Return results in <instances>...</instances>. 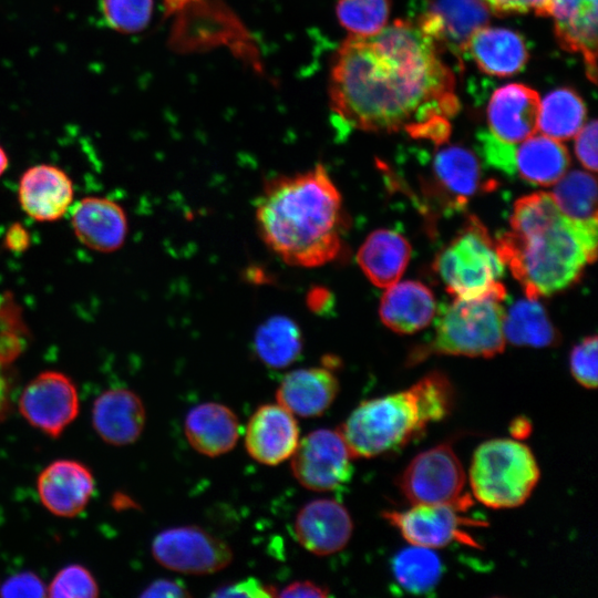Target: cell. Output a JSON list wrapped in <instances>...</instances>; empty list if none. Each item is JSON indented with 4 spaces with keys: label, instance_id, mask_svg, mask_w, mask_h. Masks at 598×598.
<instances>
[{
    "label": "cell",
    "instance_id": "cell-28",
    "mask_svg": "<svg viewBox=\"0 0 598 598\" xmlns=\"http://www.w3.org/2000/svg\"><path fill=\"white\" fill-rule=\"evenodd\" d=\"M505 340L515 346L545 348L558 341V334L546 310L537 299L526 297L504 311Z\"/></svg>",
    "mask_w": 598,
    "mask_h": 598
},
{
    "label": "cell",
    "instance_id": "cell-2",
    "mask_svg": "<svg viewBox=\"0 0 598 598\" xmlns=\"http://www.w3.org/2000/svg\"><path fill=\"white\" fill-rule=\"evenodd\" d=\"M509 221L511 230L497 237L495 246L528 298L569 287L596 259L597 219L568 218L550 193L519 198Z\"/></svg>",
    "mask_w": 598,
    "mask_h": 598
},
{
    "label": "cell",
    "instance_id": "cell-22",
    "mask_svg": "<svg viewBox=\"0 0 598 598\" xmlns=\"http://www.w3.org/2000/svg\"><path fill=\"white\" fill-rule=\"evenodd\" d=\"M339 393V381L330 368L293 370L281 380L276 398L292 414L303 417L323 414Z\"/></svg>",
    "mask_w": 598,
    "mask_h": 598
},
{
    "label": "cell",
    "instance_id": "cell-41",
    "mask_svg": "<svg viewBox=\"0 0 598 598\" xmlns=\"http://www.w3.org/2000/svg\"><path fill=\"white\" fill-rule=\"evenodd\" d=\"M597 121L582 125L575 135V152L580 163L589 171L597 172Z\"/></svg>",
    "mask_w": 598,
    "mask_h": 598
},
{
    "label": "cell",
    "instance_id": "cell-27",
    "mask_svg": "<svg viewBox=\"0 0 598 598\" xmlns=\"http://www.w3.org/2000/svg\"><path fill=\"white\" fill-rule=\"evenodd\" d=\"M487 11L482 0H437L420 23L440 42L447 39L463 48L470 34L483 25Z\"/></svg>",
    "mask_w": 598,
    "mask_h": 598
},
{
    "label": "cell",
    "instance_id": "cell-43",
    "mask_svg": "<svg viewBox=\"0 0 598 598\" xmlns=\"http://www.w3.org/2000/svg\"><path fill=\"white\" fill-rule=\"evenodd\" d=\"M143 597H188L190 592L179 581L157 579L151 582L142 592Z\"/></svg>",
    "mask_w": 598,
    "mask_h": 598
},
{
    "label": "cell",
    "instance_id": "cell-5",
    "mask_svg": "<svg viewBox=\"0 0 598 598\" xmlns=\"http://www.w3.org/2000/svg\"><path fill=\"white\" fill-rule=\"evenodd\" d=\"M503 300L488 295L472 299L455 298L442 306L436 315L433 338L412 352L410 364L431 354L489 358L502 352L506 341Z\"/></svg>",
    "mask_w": 598,
    "mask_h": 598
},
{
    "label": "cell",
    "instance_id": "cell-31",
    "mask_svg": "<svg viewBox=\"0 0 598 598\" xmlns=\"http://www.w3.org/2000/svg\"><path fill=\"white\" fill-rule=\"evenodd\" d=\"M586 106L571 89L560 87L540 100L537 131L557 141L574 137L585 124Z\"/></svg>",
    "mask_w": 598,
    "mask_h": 598
},
{
    "label": "cell",
    "instance_id": "cell-13",
    "mask_svg": "<svg viewBox=\"0 0 598 598\" xmlns=\"http://www.w3.org/2000/svg\"><path fill=\"white\" fill-rule=\"evenodd\" d=\"M353 522L348 509L331 498L313 499L298 512L293 532L298 543L319 556L336 554L349 543Z\"/></svg>",
    "mask_w": 598,
    "mask_h": 598
},
{
    "label": "cell",
    "instance_id": "cell-42",
    "mask_svg": "<svg viewBox=\"0 0 598 598\" xmlns=\"http://www.w3.org/2000/svg\"><path fill=\"white\" fill-rule=\"evenodd\" d=\"M215 597H274L277 596L275 587L264 584L261 580L249 577L237 582L217 588Z\"/></svg>",
    "mask_w": 598,
    "mask_h": 598
},
{
    "label": "cell",
    "instance_id": "cell-21",
    "mask_svg": "<svg viewBox=\"0 0 598 598\" xmlns=\"http://www.w3.org/2000/svg\"><path fill=\"white\" fill-rule=\"evenodd\" d=\"M463 48L482 72L494 76L514 75L528 60L523 37L505 28L481 25L470 34Z\"/></svg>",
    "mask_w": 598,
    "mask_h": 598
},
{
    "label": "cell",
    "instance_id": "cell-3",
    "mask_svg": "<svg viewBox=\"0 0 598 598\" xmlns=\"http://www.w3.org/2000/svg\"><path fill=\"white\" fill-rule=\"evenodd\" d=\"M255 216L262 241L291 266H323L341 250L342 198L321 164L265 183Z\"/></svg>",
    "mask_w": 598,
    "mask_h": 598
},
{
    "label": "cell",
    "instance_id": "cell-45",
    "mask_svg": "<svg viewBox=\"0 0 598 598\" xmlns=\"http://www.w3.org/2000/svg\"><path fill=\"white\" fill-rule=\"evenodd\" d=\"M513 429V432H515V435L517 437H520L522 436V433L524 435L527 434V431H528V427H527V422L526 421H518V422H515L512 426Z\"/></svg>",
    "mask_w": 598,
    "mask_h": 598
},
{
    "label": "cell",
    "instance_id": "cell-20",
    "mask_svg": "<svg viewBox=\"0 0 598 598\" xmlns=\"http://www.w3.org/2000/svg\"><path fill=\"white\" fill-rule=\"evenodd\" d=\"M146 412L140 396L128 389H112L96 398L92 423L109 444L123 446L135 442L144 430Z\"/></svg>",
    "mask_w": 598,
    "mask_h": 598
},
{
    "label": "cell",
    "instance_id": "cell-36",
    "mask_svg": "<svg viewBox=\"0 0 598 598\" xmlns=\"http://www.w3.org/2000/svg\"><path fill=\"white\" fill-rule=\"evenodd\" d=\"M55 598H92L99 596V585L89 569L72 564L62 568L48 587Z\"/></svg>",
    "mask_w": 598,
    "mask_h": 598
},
{
    "label": "cell",
    "instance_id": "cell-37",
    "mask_svg": "<svg viewBox=\"0 0 598 598\" xmlns=\"http://www.w3.org/2000/svg\"><path fill=\"white\" fill-rule=\"evenodd\" d=\"M597 342L596 336L587 337L570 353L571 374L587 389L597 386Z\"/></svg>",
    "mask_w": 598,
    "mask_h": 598
},
{
    "label": "cell",
    "instance_id": "cell-17",
    "mask_svg": "<svg viewBox=\"0 0 598 598\" xmlns=\"http://www.w3.org/2000/svg\"><path fill=\"white\" fill-rule=\"evenodd\" d=\"M597 0H551L549 17L554 20L559 45L580 54L588 79L597 78Z\"/></svg>",
    "mask_w": 598,
    "mask_h": 598
},
{
    "label": "cell",
    "instance_id": "cell-34",
    "mask_svg": "<svg viewBox=\"0 0 598 598\" xmlns=\"http://www.w3.org/2000/svg\"><path fill=\"white\" fill-rule=\"evenodd\" d=\"M390 7V0H338L336 12L351 35L369 37L386 25Z\"/></svg>",
    "mask_w": 598,
    "mask_h": 598
},
{
    "label": "cell",
    "instance_id": "cell-10",
    "mask_svg": "<svg viewBox=\"0 0 598 598\" xmlns=\"http://www.w3.org/2000/svg\"><path fill=\"white\" fill-rule=\"evenodd\" d=\"M291 456L293 476L311 491H332L352 476L353 456L338 430L310 432L299 441Z\"/></svg>",
    "mask_w": 598,
    "mask_h": 598
},
{
    "label": "cell",
    "instance_id": "cell-18",
    "mask_svg": "<svg viewBox=\"0 0 598 598\" xmlns=\"http://www.w3.org/2000/svg\"><path fill=\"white\" fill-rule=\"evenodd\" d=\"M73 184L61 168L39 164L21 176L18 199L22 210L38 221L60 219L73 200Z\"/></svg>",
    "mask_w": 598,
    "mask_h": 598
},
{
    "label": "cell",
    "instance_id": "cell-26",
    "mask_svg": "<svg viewBox=\"0 0 598 598\" xmlns=\"http://www.w3.org/2000/svg\"><path fill=\"white\" fill-rule=\"evenodd\" d=\"M515 148V173L534 185L548 186L561 178L570 163L566 147L544 134H533Z\"/></svg>",
    "mask_w": 598,
    "mask_h": 598
},
{
    "label": "cell",
    "instance_id": "cell-11",
    "mask_svg": "<svg viewBox=\"0 0 598 598\" xmlns=\"http://www.w3.org/2000/svg\"><path fill=\"white\" fill-rule=\"evenodd\" d=\"M472 505L470 497L453 504L412 505L406 511L385 512L383 517L394 526L411 545L431 549L441 548L453 542L476 546L465 532L475 520L461 512Z\"/></svg>",
    "mask_w": 598,
    "mask_h": 598
},
{
    "label": "cell",
    "instance_id": "cell-23",
    "mask_svg": "<svg viewBox=\"0 0 598 598\" xmlns=\"http://www.w3.org/2000/svg\"><path fill=\"white\" fill-rule=\"evenodd\" d=\"M184 431L188 443L206 456H219L233 450L239 439V420L228 406L205 402L186 415Z\"/></svg>",
    "mask_w": 598,
    "mask_h": 598
},
{
    "label": "cell",
    "instance_id": "cell-33",
    "mask_svg": "<svg viewBox=\"0 0 598 598\" xmlns=\"http://www.w3.org/2000/svg\"><path fill=\"white\" fill-rule=\"evenodd\" d=\"M556 183L551 195L565 216L578 221L597 219V184L591 174L573 171Z\"/></svg>",
    "mask_w": 598,
    "mask_h": 598
},
{
    "label": "cell",
    "instance_id": "cell-7",
    "mask_svg": "<svg viewBox=\"0 0 598 598\" xmlns=\"http://www.w3.org/2000/svg\"><path fill=\"white\" fill-rule=\"evenodd\" d=\"M504 266L486 228L472 217L465 230L437 256L434 268L455 298L506 297Z\"/></svg>",
    "mask_w": 598,
    "mask_h": 598
},
{
    "label": "cell",
    "instance_id": "cell-6",
    "mask_svg": "<svg viewBox=\"0 0 598 598\" xmlns=\"http://www.w3.org/2000/svg\"><path fill=\"white\" fill-rule=\"evenodd\" d=\"M540 472L530 448L511 439L483 442L475 450L470 466L474 497L491 508H513L533 493Z\"/></svg>",
    "mask_w": 598,
    "mask_h": 598
},
{
    "label": "cell",
    "instance_id": "cell-8",
    "mask_svg": "<svg viewBox=\"0 0 598 598\" xmlns=\"http://www.w3.org/2000/svg\"><path fill=\"white\" fill-rule=\"evenodd\" d=\"M398 485L412 505L453 504L464 495L465 473L448 443L417 454L400 475Z\"/></svg>",
    "mask_w": 598,
    "mask_h": 598
},
{
    "label": "cell",
    "instance_id": "cell-4",
    "mask_svg": "<svg viewBox=\"0 0 598 598\" xmlns=\"http://www.w3.org/2000/svg\"><path fill=\"white\" fill-rule=\"evenodd\" d=\"M455 392L437 371L406 390L361 402L338 430L353 457L370 458L394 451L445 419Z\"/></svg>",
    "mask_w": 598,
    "mask_h": 598
},
{
    "label": "cell",
    "instance_id": "cell-12",
    "mask_svg": "<svg viewBox=\"0 0 598 598\" xmlns=\"http://www.w3.org/2000/svg\"><path fill=\"white\" fill-rule=\"evenodd\" d=\"M19 411L33 427L59 437L79 413L75 384L61 372L44 371L23 389Z\"/></svg>",
    "mask_w": 598,
    "mask_h": 598
},
{
    "label": "cell",
    "instance_id": "cell-29",
    "mask_svg": "<svg viewBox=\"0 0 598 598\" xmlns=\"http://www.w3.org/2000/svg\"><path fill=\"white\" fill-rule=\"evenodd\" d=\"M433 172L439 186L456 205L464 204L481 185V168L475 155L467 148L452 145L439 151Z\"/></svg>",
    "mask_w": 598,
    "mask_h": 598
},
{
    "label": "cell",
    "instance_id": "cell-46",
    "mask_svg": "<svg viewBox=\"0 0 598 598\" xmlns=\"http://www.w3.org/2000/svg\"><path fill=\"white\" fill-rule=\"evenodd\" d=\"M8 163V156L4 150L0 146V176L6 172Z\"/></svg>",
    "mask_w": 598,
    "mask_h": 598
},
{
    "label": "cell",
    "instance_id": "cell-30",
    "mask_svg": "<svg viewBox=\"0 0 598 598\" xmlns=\"http://www.w3.org/2000/svg\"><path fill=\"white\" fill-rule=\"evenodd\" d=\"M254 349L265 365L282 369L292 364L300 355L302 334L290 318L274 316L257 328Z\"/></svg>",
    "mask_w": 598,
    "mask_h": 598
},
{
    "label": "cell",
    "instance_id": "cell-16",
    "mask_svg": "<svg viewBox=\"0 0 598 598\" xmlns=\"http://www.w3.org/2000/svg\"><path fill=\"white\" fill-rule=\"evenodd\" d=\"M539 94L520 83L497 89L487 106L491 133L507 143L517 144L537 132Z\"/></svg>",
    "mask_w": 598,
    "mask_h": 598
},
{
    "label": "cell",
    "instance_id": "cell-24",
    "mask_svg": "<svg viewBox=\"0 0 598 598\" xmlns=\"http://www.w3.org/2000/svg\"><path fill=\"white\" fill-rule=\"evenodd\" d=\"M435 312L432 291L423 283L411 280L388 287L379 308L382 322L399 333H413L425 328Z\"/></svg>",
    "mask_w": 598,
    "mask_h": 598
},
{
    "label": "cell",
    "instance_id": "cell-1",
    "mask_svg": "<svg viewBox=\"0 0 598 598\" xmlns=\"http://www.w3.org/2000/svg\"><path fill=\"white\" fill-rule=\"evenodd\" d=\"M440 43L420 22L408 20L369 37L350 34L331 68L332 111L358 130L405 131L445 142L458 101Z\"/></svg>",
    "mask_w": 598,
    "mask_h": 598
},
{
    "label": "cell",
    "instance_id": "cell-19",
    "mask_svg": "<svg viewBox=\"0 0 598 598\" xmlns=\"http://www.w3.org/2000/svg\"><path fill=\"white\" fill-rule=\"evenodd\" d=\"M76 238L90 249L112 252L122 247L127 235V218L123 208L105 197H85L71 214Z\"/></svg>",
    "mask_w": 598,
    "mask_h": 598
},
{
    "label": "cell",
    "instance_id": "cell-38",
    "mask_svg": "<svg viewBox=\"0 0 598 598\" xmlns=\"http://www.w3.org/2000/svg\"><path fill=\"white\" fill-rule=\"evenodd\" d=\"M483 154L489 165L506 173L515 174V144L504 142L495 137L492 133L481 137Z\"/></svg>",
    "mask_w": 598,
    "mask_h": 598
},
{
    "label": "cell",
    "instance_id": "cell-40",
    "mask_svg": "<svg viewBox=\"0 0 598 598\" xmlns=\"http://www.w3.org/2000/svg\"><path fill=\"white\" fill-rule=\"evenodd\" d=\"M551 0H482L488 11L495 14L533 12L549 17Z\"/></svg>",
    "mask_w": 598,
    "mask_h": 598
},
{
    "label": "cell",
    "instance_id": "cell-47",
    "mask_svg": "<svg viewBox=\"0 0 598 598\" xmlns=\"http://www.w3.org/2000/svg\"><path fill=\"white\" fill-rule=\"evenodd\" d=\"M6 399H7V385L3 378L0 375V410L3 408Z\"/></svg>",
    "mask_w": 598,
    "mask_h": 598
},
{
    "label": "cell",
    "instance_id": "cell-9",
    "mask_svg": "<svg viewBox=\"0 0 598 598\" xmlns=\"http://www.w3.org/2000/svg\"><path fill=\"white\" fill-rule=\"evenodd\" d=\"M155 560L167 569L188 575H209L233 560L230 546L197 526H178L161 532L152 543Z\"/></svg>",
    "mask_w": 598,
    "mask_h": 598
},
{
    "label": "cell",
    "instance_id": "cell-32",
    "mask_svg": "<svg viewBox=\"0 0 598 598\" xmlns=\"http://www.w3.org/2000/svg\"><path fill=\"white\" fill-rule=\"evenodd\" d=\"M392 573L402 589L413 595H423L439 584L442 563L433 549L412 545L394 556Z\"/></svg>",
    "mask_w": 598,
    "mask_h": 598
},
{
    "label": "cell",
    "instance_id": "cell-15",
    "mask_svg": "<svg viewBox=\"0 0 598 598\" xmlns=\"http://www.w3.org/2000/svg\"><path fill=\"white\" fill-rule=\"evenodd\" d=\"M94 487L89 467L73 460L52 462L37 480L40 501L49 512L60 517H74L83 512Z\"/></svg>",
    "mask_w": 598,
    "mask_h": 598
},
{
    "label": "cell",
    "instance_id": "cell-25",
    "mask_svg": "<svg viewBox=\"0 0 598 598\" xmlns=\"http://www.w3.org/2000/svg\"><path fill=\"white\" fill-rule=\"evenodd\" d=\"M411 257L409 241L394 230L371 233L357 255V261L367 278L380 288L398 282Z\"/></svg>",
    "mask_w": 598,
    "mask_h": 598
},
{
    "label": "cell",
    "instance_id": "cell-14",
    "mask_svg": "<svg viewBox=\"0 0 598 598\" xmlns=\"http://www.w3.org/2000/svg\"><path fill=\"white\" fill-rule=\"evenodd\" d=\"M299 443V426L282 405H260L248 420L245 445L258 463L277 465L291 457Z\"/></svg>",
    "mask_w": 598,
    "mask_h": 598
},
{
    "label": "cell",
    "instance_id": "cell-35",
    "mask_svg": "<svg viewBox=\"0 0 598 598\" xmlns=\"http://www.w3.org/2000/svg\"><path fill=\"white\" fill-rule=\"evenodd\" d=\"M101 6L107 24L123 33L144 30L153 11V0H102Z\"/></svg>",
    "mask_w": 598,
    "mask_h": 598
},
{
    "label": "cell",
    "instance_id": "cell-39",
    "mask_svg": "<svg viewBox=\"0 0 598 598\" xmlns=\"http://www.w3.org/2000/svg\"><path fill=\"white\" fill-rule=\"evenodd\" d=\"M2 597H44L48 588L39 576L31 571H21L9 577L0 586Z\"/></svg>",
    "mask_w": 598,
    "mask_h": 598
},
{
    "label": "cell",
    "instance_id": "cell-44",
    "mask_svg": "<svg viewBox=\"0 0 598 598\" xmlns=\"http://www.w3.org/2000/svg\"><path fill=\"white\" fill-rule=\"evenodd\" d=\"M277 596L280 597H327L329 589L310 580L293 581Z\"/></svg>",
    "mask_w": 598,
    "mask_h": 598
}]
</instances>
